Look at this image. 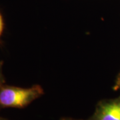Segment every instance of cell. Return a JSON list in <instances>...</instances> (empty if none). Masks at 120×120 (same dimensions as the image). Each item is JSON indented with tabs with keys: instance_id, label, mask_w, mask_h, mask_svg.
<instances>
[{
	"instance_id": "obj_1",
	"label": "cell",
	"mask_w": 120,
	"mask_h": 120,
	"mask_svg": "<svg viewBox=\"0 0 120 120\" xmlns=\"http://www.w3.org/2000/svg\"><path fill=\"white\" fill-rule=\"evenodd\" d=\"M43 94V88L38 85L28 88L2 86L0 87V107L23 108Z\"/></svg>"
},
{
	"instance_id": "obj_2",
	"label": "cell",
	"mask_w": 120,
	"mask_h": 120,
	"mask_svg": "<svg viewBox=\"0 0 120 120\" xmlns=\"http://www.w3.org/2000/svg\"><path fill=\"white\" fill-rule=\"evenodd\" d=\"M90 120H120V95L100 101Z\"/></svg>"
},
{
	"instance_id": "obj_3",
	"label": "cell",
	"mask_w": 120,
	"mask_h": 120,
	"mask_svg": "<svg viewBox=\"0 0 120 120\" xmlns=\"http://www.w3.org/2000/svg\"><path fill=\"white\" fill-rule=\"evenodd\" d=\"M113 89L115 90H120V73L117 75V77L116 79L115 85L113 86Z\"/></svg>"
},
{
	"instance_id": "obj_4",
	"label": "cell",
	"mask_w": 120,
	"mask_h": 120,
	"mask_svg": "<svg viewBox=\"0 0 120 120\" xmlns=\"http://www.w3.org/2000/svg\"><path fill=\"white\" fill-rule=\"evenodd\" d=\"M1 66H2V62H0V87L3 86L4 82V79L2 74V71H1Z\"/></svg>"
},
{
	"instance_id": "obj_5",
	"label": "cell",
	"mask_w": 120,
	"mask_h": 120,
	"mask_svg": "<svg viewBox=\"0 0 120 120\" xmlns=\"http://www.w3.org/2000/svg\"><path fill=\"white\" fill-rule=\"evenodd\" d=\"M3 30H4V21H3V18H2L1 15L0 14V37L3 32Z\"/></svg>"
},
{
	"instance_id": "obj_6",
	"label": "cell",
	"mask_w": 120,
	"mask_h": 120,
	"mask_svg": "<svg viewBox=\"0 0 120 120\" xmlns=\"http://www.w3.org/2000/svg\"><path fill=\"white\" fill-rule=\"evenodd\" d=\"M0 120H4V119H1V118H0Z\"/></svg>"
}]
</instances>
